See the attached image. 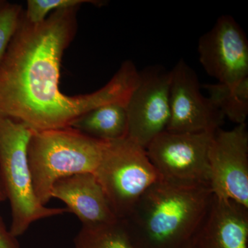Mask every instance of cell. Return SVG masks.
I'll return each mask as SVG.
<instances>
[{"label": "cell", "mask_w": 248, "mask_h": 248, "mask_svg": "<svg viewBox=\"0 0 248 248\" xmlns=\"http://www.w3.org/2000/svg\"><path fill=\"white\" fill-rule=\"evenodd\" d=\"M79 7L54 11L43 22L24 17L0 63V117L19 121L34 131L70 127L79 116L100 106H126L140 79L130 60L112 79L90 94L68 96L59 88L65 50L74 39Z\"/></svg>", "instance_id": "cell-1"}, {"label": "cell", "mask_w": 248, "mask_h": 248, "mask_svg": "<svg viewBox=\"0 0 248 248\" xmlns=\"http://www.w3.org/2000/svg\"><path fill=\"white\" fill-rule=\"evenodd\" d=\"M210 186L156 181L123 223L135 248H186L213 200Z\"/></svg>", "instance_id": "cell-2"}, {"label": "cell", "mask_w": 248, "mask_h": 248, "mask_svg": "<svg viewBox=\"0 0 248 248\" xmlns=\"http://www.w3.org/2000/svg\"><path fill=\"white\" fill-rule=\"evenodd\" d=\"M107 141L67 128L34 131L28 144L27 158L37 200L46 205L54 184L63 178L95 172Z\"/></svg>", "instance_id": "cell-3"}, {"label": "cell", "mask_w": 248, "mask_h": 248, "mask_svg": "<svg viewBox=\"0 0 248 248\" xmlns=\"http://www.w3.org/2000/svg\"><path fill=\"white\" fill-rule=\"evenodd\" d=\"M33 132L22 122L0 117V176L11 205L9 230L16 237L34 222L69 213L67 208H47L36 197L27 158Z\"/></svg>", "instance_id": "cell-4"}, {"label": "cell", "mask_w": 248, "mask_h": 248, "mask_svg": "<svg viewBox=\"0 0 248 248\" xmlns=\"http://www.w3.org/2000/svg\"><path fill=\"white\" fill-rule=\"evenodd\" d=\"M94 174L119 220L159 179L146 149L128 138L107 142Z\"/></svg>", "instance_id": "cell-5"}, {"label": "cell", "mask_w": 248, "mask_h": 248, "mask_svg": "<svg viewBox=\"0 0 248 248\" xmlns=\"http://www.w3.org/2000/svg\"><path fill=\"white\" fill-rule=\"evenodd\" d=\"M214 133L164 131L156 137L146 151L159 179L182 185L210 186L208 152Z\"/></svg>", "instance_id": "cell-6"}, {"label": "cell", "mask_w": 248, "mask_h": 248, "mask_svg": "<svg viewBox=\"0 0 248 248\" xmlns=\"http://www.w3.org/2000/svg\"><path fill=\"white\" fill-rule=\"evenodd\" d=\"M170 81V71L164 67L145 68L125 106L126 138L145 149L169 125Z\"/></svg>", "instance_id": "cell-7"}, {"label": "cell", "mask_w": 248, "mask_h": 248, "mask_svg": "<svg viewBox=\"0 0 248 248\" xmlns=\"http://www.w3.org/2000/svg\"><path fill=\"white\" fill-rule=\"evenodd\" d=\"M213 195L248 208V131L246 124L214 133L208 152Z\"/></svg>", "instance_id": "cell-8"}, {"label": "cell", "mask_w": 248, "mask_h": 248, "mask_svg": "<svg viewBox=\"0 0 248 248\" xmlns=\"http://www.w3.org/2000/svg\"><path fill=\"white\" fill-rule=\"evenodd\" d=\"M170 116L166 131L172 133H214L224 115L200 91L198 77L183 59L170 71Z\"/></svg>", "instance_id": "cell-9"}, {"label": "cell", "mask_w": 248, "mask_h": 248, "mask_svg": "<svg viewBox=\"0 0 248 248\" xmlns=\"http://www.w3.org/2000/svg\"><path fill=\"white\" fill-rule=\"evenodd\" d=\"M200 62L220 84L236 86L248 78V41L234 18L224 15L200 37Z\"/></svg>", "instance_id": "cell-10"}, {"label": "cell", "mask_w": 248, "mask_h": 248, "mask_svg": "<svg viewBox=\"0 0 248 248\" xmlns=\"http://www.w3.org/2000/svg\"><path fill=\"white\" fill-rule=\"evenodd\" d=\"M190 248H248V208L213 195Z\"/></svg>", "instance_id": "cell-11"}, {"label": "cell", "mask_w": 248, "mask_h": 248, "mask_svg": "<svg viewBox=\"0 0 248 248\" xmlns=\"http://www.w3.org/2000/svg\"><path fill=\"white\" fill-rule=\"evenodd\" d=\"M52 198L66 204L82 226L108 224L119 221L93 173H81L60 179L52 188Z\"/></svg>", "instance_id": "cell-12"}, {"label": "cell", "mask_w": 248, "mask_h": 248, "mask_svg": "<svg viewBox=\"0 0 248 248\" xmlns=\"http://www.w3.org/2000/svg\"><path fill=\"white\" fill-rule=\"evenodd\" d=\"M70 127L103 141L126 138L128 120L125 105L115 103L100 106L79 116Z\"/></svg>", "instance_id": "cell-13"}, {"label": "cell", "mask_w": 248, "mask_h": 248, "mask_svg": "<svg viewBox=\"0 0 248 248\" xmlns=\"http://www.w3.org/2000/svg\"><path fill=\"white\" fill-rule=\"evenodd\" d=\"M208 91L209 99L225 117L234 123L246 124L248 115V78L231 87L220 84L202 86Z\"/></svg>", "instance_id": "cell-14"}, {"label": "cell", "mask_w": 248, "mask_h": 248, "mask_svg": "<svg viewBox=\"0 0 248 248\" xmlns=\"http://www.w3.org/2000/svg\"><path fill=\"white\" fill-rule=\"evenodd\" d=\"M73 248H135L123 223L82 226Z\"/></svg>", "instance_id": "cell-15"}, {"label": "cell", "mask_w": 248, "mask_h": 248, "mask_svg": "<svg viewBox=\"0 0 248 248\" xmlns=\"http://www.w3.org/2000/svg\"><path fill=\"white\" fill-rule=\"evenodd\" d=\"M84 4L103 6L105 3L96 0H28L24 17L31 24H40L46 19L50 11L53 13L58 10L79 7Z\"/></svg>", "instance_id": "cell-16"}, {"label": "cell", "mask_w": 248, "mask_h": 248, "mask_svg": "<svg viewBox=\"0 0 248 248\" xmlns=\"http://www.w3.org/2000/svg\"><path fill=\"white\" fill-rule=\"evenodd\" d=\"M23 11L20 5L0 0V63L16 33Z\"/></svg>", "instance_id": "cell-17"}, {"label": "cell", "mask_w": 248, "mask_h": 248, "mask_svg": "<svg viewBox=\"0 0 248 248\" xmlns=\"http://www.w3.org/2000/svg\"><path fill=\"white\" fill-rule=\"evenodd\" d=\"M0 248H22L17 237L6 228L2 217L0 216Z\"/></svg>", "instance_id": "cell-18"}, {"label": "cell", "mask_w": 248, "mask_h": 248, "mask_svg": "<svg viewBox=\"0 0 248 248\" xmlns=\"http://www.w3.org/2000/svg\"><path fill=\"white\" fill-rule=\"evenodd\" d=\"M5 200H6V194H5L4 186H3L1 176H0V203L4 202Z\"/></svg>", "instance_id": "cell-19"}, {"label": "cell", "mask_w": 248, "mask_h": 248, "mask_svg": "<svg viewBox=\"0 0 248 248\" xmlns=\"http://www.w3.org/2000/svg\"><path fill=\"white\" fill-rule=\"evenodd\" d=\"M186 248H190V246H189L188 247Z\"/></svg>", "instance_id": "cell-20"}]
</instances>
